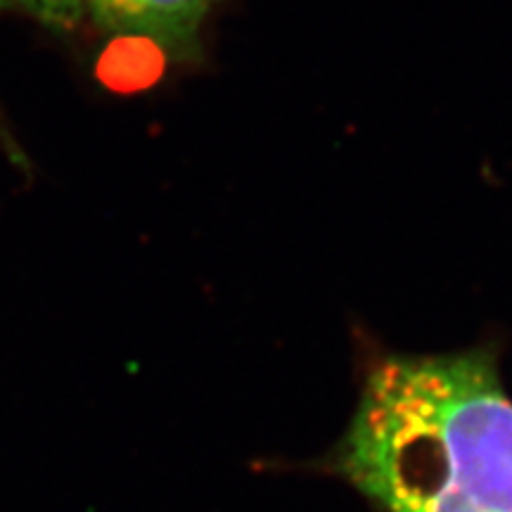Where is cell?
Masks as SVG:
<instances>
[{"label": "cell", "instance_id": "obj_2", "mask_svg": "<svg viewBox=\"0 0 512 512\" xmlns=\"http://www.w3.org/2000/svg\"><path fill=\"white\" fill-rule=\"evenodd\" d=\"M228 0H0L55 31L143 41L174 62L204 57L209 22Z\"/></svg>", "mask_w": 512, "mask_h": 512}, {"label": "cell", "instance_id": "obj_1", "mask_svg": "<svg viewBox=\"0 0 512 512\" xmlns=\"http://www.w3.org/2000/svg\"><path fill=\"white\" fill-rule=\"evenodd\" d=\"M325 467L373 512H512V394L496 344L377 351Z\"/></svg>", "mask_w": 512, "mask_h": 512}]
</instances>
